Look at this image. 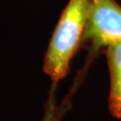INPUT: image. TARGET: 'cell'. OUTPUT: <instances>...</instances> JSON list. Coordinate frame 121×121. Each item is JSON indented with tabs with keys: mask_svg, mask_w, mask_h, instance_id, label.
<instances>
[{
	"mask_svg": "<svg viewBox=\"0 0 121 121\" xmlns=\"http://www.w3.org/2000/svg\"><path fill=\"white\" fill-rule=\"evenodd\" d=\"M91 0H70L52 32L43 58V71L58 84L69 73L73 56L82 47Z\"/></svg>",
	"mask_w": 121,
	"mask_h": 121,
	"instance_id": "1",
	"label": "cell"
},
{
	"mask_svg": "<svg viewBox=\"0 0 121 121\" xmlns=\"http://www.w3.org/2000/svg\"><path fill=\"white\" fill-rule=\"evenodd\" d=\"M121 41V6L115 0H91L82 47L94 55Z\"/></svg>",
	"mask_w": 121,
	"mask_h": 121,
	"instance_id": "2",
	"label": "cell"
},
{
	"mask_svg": "<svg viewBox=\"0 0 121 121\" xmlns=\"http://www.w3.org/2000/svg\"><path fill=\"white\" fill-rule=\"evenodd\" d=\"M56 83H52V87L50 91L48 94V98L47 100V103L44 106V112H43V116L41 121H60V118L64 114V112L66 111V109L70 106V98H67L64 102V104L62 106H58L56 105Z\"/></svg>",
	"mask_w": 121,
	"mask_h": 121,
	"instance_id": "4",
	"label": "cell"
},
{
	"mask_svg": "<svg viewBox=\"0 0 121 121\" xmlns=\"http://www.w3.org/2000/svg\"><path fill=\"white\" fill-rule=\"evenodd\" d=\"M105 56L110 76L109 111L115 118L121 119V41L106 48Z\"/></svg>",
	"mask_w": 121,
	"mask_h": 121,
	"instance_id": "3",
	"label": "cell"
}]
</instances>
